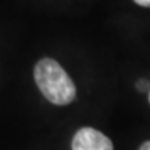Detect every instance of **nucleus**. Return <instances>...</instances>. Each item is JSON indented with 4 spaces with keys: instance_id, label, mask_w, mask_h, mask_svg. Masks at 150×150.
<instances>
[{
    "instance_id": "nucleus-1",
    "label": "nucleus",
    "mask_w": 150,
    "mask_h": 150,
    "mask_svg": "<svg viewBox=\"0 0 150 150\" xmlns=\"http://www.w3.org/2000/svg\"><path fill=\"white\" fill-rule=\"evenodd\" d=\"M35 82L42 95L56 106L70 104L75 99L76 89L70 75L53 59H42L33 71Z\"/></svg>"
},
{
    "instance_id": "nucleus-2",
    "label": "nucleus",
    "mask_w": 150,
    "mask_h": 150,
    "mask_svg": "<svg viewBox=\"0 0 150 150\" xmlns=\"http://www.w3.org/2000/svg\"><path fill=\"white\" fill-rule=\"evenodd\" d=\"M72 150H114L112 142L93 128H81L72 139Z\"/></svg>"
},
{
    "instance_id": "nucleus-3",
    "label": "nucleus",
    "mask_w": 150,
    "mask_h": 150,
    "mask_svg": "<svg viewBox=\"0 0 150 150\" xmlns=\"http://www.w3.org/2000/svg\"><path fill=\"white\" fill-rule=\"evenodd\" d=\"M136 86H138V89L139 91H142V92H145V91H147L150 88V83H149V81H145V79H140L138 83H136Z\"/></svg>"
},
{
    "instance_id": "nucleus-4",
    "label": "nucleus",
    "mask_w": 150,
    "mask_h": 150,
    "mask_svg": "<svg viewBox=\"0 0 150 150\" xmlns=\"http://www.w3.org/2000/svg\"><path fill=\"white\" fill-rule=\"evenodd\" d=\"M134 1L142 7H150V0H134Z\"/></svg>"
},
{
    "instance_id": "nucleus-5",
    "label": "nucleus",
    "mask_w": 150,
    "mask_h": 150,
    "mask_svg": "<svg viewBox=\"0 0 150 150\" xmlns=\"http://www.w3.org/2000/svg\"><path fill=\"white\" fill-rule=\"evenodd\" d=\"M139 150H150V140H147V142H145L143 145L140 146Z\"/></svg>"
},
{
    "instance_id": "nucleus-6",
    "label": "nucleus",
    "mask_w": 150,
    "mask_h": 150,
    "mask_svg": "<svg viewBox=\"0 0 150 150\" xmlns=\"http://www.w3.org/2000/svg\"><path fill=\"white\" fill-rule=\"evenodd\" d=\"M149 102H150V93H149Z\"/></svg>"
}]
</instances>
